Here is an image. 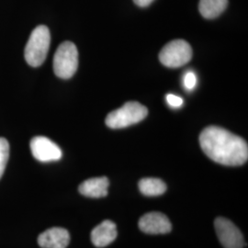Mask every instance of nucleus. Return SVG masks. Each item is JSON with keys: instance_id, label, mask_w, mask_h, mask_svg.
Segmentation results:
<instances>
[{"instance_id": "2eb2a0df", "label": "nucleus", "mask_w": 248, "mask_h": 248, "mask_svg": "<svg viewBox=\"0 0 248 248\" xmlns=\"http://www.w3.org/2000/svg\"><path fill=\"white\" fill-rule=\"evenodd\" d=\"M197 84V78L195 73L192 71L186 72L184 77V85L187 90H192Z\"/></svg>"}, {"instance_id": "f8f14e48", "label": "nucleus", "mask_w": 248, "mask_h": 248, "mask_svg": "<svg viewBox=\"0 0 248 248\" xmlns=\"http://www.w3.org/2000/svg\"><path fill=\"white\" fill-rule=\"evenodd\" d=\"M228 6V0H200L199 10L208 19L219 17Z\"/></svg>"}, {"instance_id": "f257e3e1", "label": "nucleus", "mask_w": 248, "mask_h": 248, "mask_svg": "<svg viewBox=\"0 0 248 248\" xmlns=\"http://www.w3.org/2000/svg\"><path fill=\"white\" fill-rule=\"evenodd\" d=\"M200 144L209 158L223 166H242L248 161L247 142L221 127L205 128L200 135Z\"/></svg>"}, {"instance_id": "0eeeda50", "label": "nucleus", "mask_w": 248, "mask_h": 248, "mask_svg": "<svg viewBox=\"0 0 248 248\" xmlns=\"http://www.w3.org/2000/svg\"><path fill=\"white\" fill-rule=\"evenodd\" d=\"M31 150L33 157L40 162H53L62 158L61 148L49 138L45 136H36L31 139Z\"/></svg>"}, {"instance_id": "7ed1b4c3", "label": "nucleus", "mask_w": 248, "mask_h": 248, "mask_svg": "<svg viewBox=\"0 0 248 248\" xmlns=\"http://www.w3.org/2000/svg\"><path fill=\"white\" fill-rule=\"evenodd\" d=\"M148 114L145 106L136 101H129L107 116L106 124L111 129H123L138 124Z\"/></svg>"}, {"instance_id": "f3484780", "label": "nucleus", "mask_w": 248, "mask_h": 248, "mask_svg": "<svg viewBox=\"0 0 248 248\" xmlns=\"http://www.w3.org/2000/svg\"><path fill=\"white\" fill-rule=\"evenodd\" d=\"M155 0H133V2L141 8H146L151 5Z\"/></svg>"}, {"instance_id": "dca6fc26", "label": "nucleus", "mask_w": 248, "mask_h": 248, "mask_svg": "<svg viewBox=\"0 0 248 248\" xmlns=\"http://www.w3.org/2000/svg\"><path fill=\"white\" fill-rule=\"evenodd\" d=\"M167 101L172 108H179L183 105V99L173 94L167 95Z\"/></svg>"}, {"instance_id": "20e7f679", "label": "nucleus", "mask_w": 248, "mask_h": 248, "mask_svg": "<svg viewBox=\"0 0 248 248\" xmlns=\"http://www.w3.org/2000/svg\"><path fill=\"white\" fill-rule=\"evenodd\" d=\"M78 67V52L71 42H63L59 45L53 57L54 74L62 79H69Z\"/></svg>"}, {"instance_id": "423d86ee", "label": "nucleus", "mask_w": 248, "mask_h": 248, "mask_svg": "<svg viewBox=\"0 0 248 248\" xmlns=\"http://www.w3.org/2000/svg\"><path fill=\"white\" fill-rule=\"evenodd\" d=\"M214 227L223 248H242L245 246V240L241 231L230 220L218 217L214 222Z\"/></svg>"}, {"instance_id": "9d476101", "label": "nucleus", "mask_w": 248, "mask_h": 248, "mask_svg": "<svg viewBox=\"0 0 248 248\" xmlns=\"http://www.w3.org/2000/svg\"><path fill=\"white\" fill-rule=\"evenodd\" d=\"M118 235L117 227L113 222L105 220L91 232V241L96 248H105L111 244Z\"/></svg>"}, {"instance_id": "ddd939ff", "label": "nucleus", "mask_w": 248, "mask_h": 248, "mask_svg": "<svg viewBox=\"0 0 248 248\" xmlns=\"http://www.w3.org/2000/svg\"><path fill=\"white\" fill-rule=\"evenodd\" d=\"M141 193L148 197L162 195L167 191L166 183L159 178L146 177L142 178L138 183Z\"/></svg>"}, {"instance_id": "39448f33", "label": "nucleus", "mask_w": 248, "mask_h": 248, "mask_svg": "<svg viewBox=\"0 0 248 248\" xmlns=\"http://www.w3.org/2000/svg\"><path fill=\"white\" fill-rule=\"evenodd\" d=\"M192 58V49L184 40H174L165 45L159 53L160 62L169 68L185 65Z\"/></svg>"}, {"instance_id": "4468645a", "label": "nucleus", "mask_w": 248, "mask_h": 248, "mask_svg": "<svg viewBox=\"0 0 248 248\" xmlns=\"http://www.w3.org/2000/svg\"><path fill=\"white\" fill-rule=\"evenodd\" d=\"M9 156V143L5 138L0 137V178L3 176Z\"/></svg>"}, {"instance_id": "1a4fd4ad", "label": "nucleus", "mask_w": 248, "mask_h": 248, "mask_svg": "<svg viewBox=\"0 0 248 248\" xmlns=\"http://www.w3.org/2000/svg\"><path fill=\"white\" fill-rule=\"evenodd\" d=\"M70 242L68 231L61 227H53L42 232L38 244L43 248H66Z\"/></svg>"}, {"instance_id": "6e6552de", "label": "nucleus", "mask_w": 248, "mask_h": 248, "mask_svg": "<svg viewBox=\"0 0 248 248\" xmlns=\"http://www.w3.org/2000/svg\"><path fill=\"white\" fill-rule=\"evenodd\" d=\"M138 224L140 230L148 234H165L172 230V224L168 216L159 212L144 214Z\"/></svg>"}, {"instance_id": "9b49d317", "label": "nucleus", "mask_w": 248, "mask_h": 248, "mask_svg": "<svg viewBox=\"0 0 248 248\" xmlns=\"http://www.w3.org/2000/svg\"><path fill=\"white\" fill-rule=\"evenodd\" d=\"M109 180L108 177H93L85 180L79 185L80 194L89 198H102L108 195Z\"/></svg>"}, {"instance_id": "f03ea898", "label": "nucleus", "mask_w": 248, "mask_h": 248, "mask_svg": "<svg viewBox=\"0 0 248 248\" xmlns=\"http://www.w3.org/2000/svg\"><path fill=\"white\" fill-rule=\"evenodd\" d=\"M51 44L50 31L45 25L36 27L29 38L25 50V60L32 67L42 65L47 57Z\"/></svg>"}]
</instances>
